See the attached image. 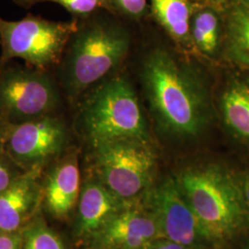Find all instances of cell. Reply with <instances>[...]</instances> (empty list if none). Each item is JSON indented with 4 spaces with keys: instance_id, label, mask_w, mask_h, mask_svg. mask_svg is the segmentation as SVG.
I'll list each match as a JSON object with an SVG mask.
<instances>
[{
    "instance_id": "1",
    "label": "cell",
    "mask_w": 249,
    "mask_h": 249,
    "mask_svg": "<svg viewBox=\"0 0 249 249\" xmlns=\"http://www.w3.org/2000/svg\"><path fill=\"white\" fill-rule=\"evenodd\" d=\"M142 80L151 115L164 133L187 139L204 131L212 104L208 86L193 67L156 48L143 61Z\"/></svg>"
},
{
    "instance_id": "2",
    "label": "cell",
    "mask_w": 249,
    "mask_h": 249,
    "mask_svg": "<svg viewBox=\"0 0 249 249\" xmlns=\"http://www.w3.org/2000/svg\"><path fill=\"white\" fill-rule=\"evenodd\" d=\"M176 178L209 247H222L249 227L242 185L230 170L204 163L187 167Z\"/></svg>"
},
{
    "instance_id": "3",
    "label": "cell",
    "mask_w": 249,
    "mask_h": 249,
    "mask_svg": "<svg viewBox=\"0 0 249 249\" xmlns=\"http://www.w3.org/2000/svg\"><path fill=\"white\" fill-rule=\"evenodd\" d=\"M129 47V36L120 25L96 21L78 28L56 67L61 91L71 101L82 96L116 70Z\"/></svg>"
},
{
    "instance_id": "4",
    "label": "cell",
    "mask_w": 249,
    "mask_h": 249,
    "mask_svg": "<svg viewBox=\"0 0 249 249\" xmlns=\"http://www.w3.org/2000/svg\"><path fill=\"white\" fill-rule=\"evenodd\" d=\"M82 96L78 124L90 144L126 138L149 141L145 116L128 80L106 78Z\"/></svg>"
},
{
    "instance_id": "5",
    "label": "cell",
    "mask_w": 249,
    "mask_h": 249,
    "mask_svg": "<svg viewBox=\"0 0 249 249\" xmlns=\"http://www.w3.org/2000/svg\"><path fill=\"white\" fill-rule=\"evenodd\" d=\"M91 147L94 176L122 200L138 204L153 186L156 156L149 141L116 139Z\"/></svg>"
},
{
    "instance_id": "6",
    "label": "cell",
    "mask_w": 249,
    "mask_h": 249,
    "mask_svg": "<svg viewBox=\"0 0 249 249\" xmlns=\"http://www.w3.org/2000/svg\"><path fill=\"white\" fill-rule=\"evenodd\" d=\"M74 22H57L36 17L9 21L0 17V66L19 58L36 69L49 71L62 58Z\"/></svg>"
},
{
    "instance_id": "7",
    "label": "cell",
    "mask_w": 249,
    "mask_h": 249,
    "mask_svg": "<svg viewBox=\"0 0 249 249\" xmlns=\"http://www.w3.org/2000/svg\"><path fill=\"white\" fill-rule=\"evenodd\" d=\"M61 92L49 71L11 62L0 66V116L9 124L56 114Z\"/></svg>"
},
{
    "instance_id": "8",
    "label": "cell",
    "mask_w": 249,
    "mask_h": 249,
    "mask_svg": "<svg viewBox=\"0 0 249 249\" xmlns=\"http://www.w3.org/2000/svg\"><path fill=\"white\" fill-rule=\"evenodd\" d=\"M66 122L51 114L20 124H9L5 151L24 172L45 169L70 150Z\"/></svg>"
},
{
    "instance_id": "9",
    "label": "cell",
    "mask_w": 249,
    "mask_h": 249,
    "mask_svg": "<svg viewBox=\"0 0 249 249\" xmlns=\"http://www.w3.org/2000/svg\"><path fill=\"white\" fill-rule=\"evenodd\" d=\"M143 199L156 221L161 237L190 249L209 248L176 177H168L152 186Z\"/></svg>"
},
{
    "instance_id": "10",
    "label": "cell",
    "mask_w": 249,
    "mask_h": 249,
    "mask_svg": "<svg viewBox=\"0 0 249 249\" xmlns=\"http://www.w3.org/2000/svg\"><path fill=\"white\" fill-rule=\"evenodd\" d=\"M161 237L152 214L137 204L110 219L89 240V249H142Z\"/></svg>"
},
{
    "instance_id": "11",
    "label": "cell",
    "mask_w": 249,
    "mask_h": 249,
    "mask_svg": "<svg viewBox=\"0 0 249 249\" xmlns=\"http://www.w3.org/2000/svg\"><path fill=\"white\" fill-rule=\"evenodd\" d=\"M43 205L54 219H67L80 197L79 152L70 149L50 162L41 174Z\"/></svg>"
},
{
    "instance_id": "12",
    "label": "cell",
    "mask_w": 249,
    "mask_h": 249,
    "mask_svg": "<svg viewBox=\"0 0 249 249\" xmlns=\"http://www.w3.org/2000/svg\"><path fill=\"white\" fill-rule=\"evenodd\" d=\"M24 172L0 194V232L21 231L43 204L41 174Z\"/></svg>"
},
{
    "instance_id": "13",
    "label": "cell",
    "mask_w": 249,
    "mask_h": 249,
    "mask_svg": "<svg viewBox=\"0 0 249 249\" xmlns=\"http://www.w3.org/2000/svg\"><path fill=\"white\" fill-rule=\"evenodd\" d=\"M132 205L116 196L94 175L86 178L77 205L75 235L89 240L110 219Z\"/></svg>"
},
{
    "instance_id": "14",
    "label": "cell",
    "mask_w": 249,
    "mask_h": 249,
    "mask_svg": "<svg viewBox=\"0 0 249 249\" xmlns=\"http://www.w3.org/2000/svg\"><path fill=\"white\" fill-rule=\"evenodd\" d=\"M223 121L232 133L249 143V83L231 82L220 100Z\"/></svg>"
},
{
    "instance_id": "15",
    "label": "cell",
    "mask_w": 249,
    "mask_h": 249,
    "mask_svg": "<svg viewBox=\"0 0 249 249\" xmlns=\"http://www.w3.org/2000/svg\"><path fill=\"white\" fill-rule=\"evenodd\" d=\"M157 21L177 43L187 45L190 38L191 7L188 0H151Z\"/></svg>"
},
{
    "instance_id": "16",
    "label": "cell",
    "mask_w": 249,
    "mask_h": 249,
    "mask_svg": "<svg viewBox=\"0 0 249 249\" xmlns=\"http://www.w3.org/2000/svg\"><path fill=\"white\" fill-rule=\"evenodd\" d=\"M221 19L217 9L202 6L191 14L190 38L192 44L206 55H213L219 48Z\"/></svg>"
},
{
    "instance_id": "17",
    "label": "cell",
    "mask_w": 249,
    "mask_h": 249,
    "mask_svg": "<svg viewBox=\"0 0 249 249\" xmlns=\"http://www.w3.org/2000/svg\"><path fill=\"white\" fill-rule=\"evenodd\" d=\"M39 213L21 230L22 249H68L62 237Z\"/></svg>"
},
{
    "instance_id": "18",
    "label": "cell",
    "mask_w": 249,
    "mask_h": 249,
    "mask_svg": "<svg viewBox=\"0 0 249 249\" xmlns=\"http://www.w3.org/2000/svg\"><path fill=\"white\" fill-rule=\"evenodd\" d=\"M231 53H249V6L233 5L226 15Z\"/></svg>"
},
{
    "instance_id": "19",
    "label": "cell",
    "mask_w": 249,
    "mask_h": 249,
    "mask_svg": "<svg viewBox=\"0 0 249 249\" xmlns=\"http://www.w3.org/2000/svg\"><path fill=\"white\" fill-rule=\"evenodd\" d=\"M24 171L19 168L7 152L0 156V194L18 178Z\"/></svg>"
},
{
    "instance_id": "20",
    "label": "cell",
    "mask_w": 249,
    "mask_h": 249,
    "mask_svg": "<svg viewBox=\"0 0 249 249\" xmlns=\"http://www.w3.org/2000/svg\"><path fill=\"white\" fill-rule=\"evenodd\" d=\"M38 1H50L61 5L75 14H89L90 12L103 6L106 0H38Z\"/></svg>"
},
{
    "instance_id": "21",
    "label": "cell",
    "mask_w": 249,
    "mask_h": 249,
    "mask_svg": "<svg viewBox=\"0 0 249 249\" xmlns=\"http://www.w3.org/2000/svg\"><path fill=\"white\" fill-rule=\"evenodd\" d=\"M116 9L130 17L142 15L148 0H109Z\"/></svg>"
},
{
    "instance_id": "22",
    "label": "cell",
    "mask_w": 249,
    "mask_h": 249,
    "mask_svg": "<svg viewBox=\"0 0 249 249\" xmlns=\"http://www.w3.org/2000/svg\"><path fill=\"white\" fill-rule=\"evenodd\" d=\"M0 249H22L21 231L0 232Z\"/></svg>"
},
{
    "instance_id": "23",
    "label": "cell",
    "mask_w": 249,
    "mask_h": 249,
    "mask_svg": "<svg viewBox=\"0 0 249 249\" xmlns=\"http://www.w3.org/2000/svg\"><path fill=\"white\" fill-rule=\"evenodd\" d=\"M142 249H190L186 248L182 245H179L178 243H175L173 241L168 240L166 238L160 237L156 240L152 241L147 246H145Z\"/></svg>"
},
{
    "instance_id": "24",
    "label": "cell",
    "mask_w": 249,
    "mask_h": 249,
    "mask_svg": "<svg viewBox=\"0 0 249 249\" xmlns=\"http://www.w3.org/2000/svg\"><path fill=\"white\" fill-rule=\"evenodd\" d=\"M9 123L0 116V156L6 152L5 148L9 131Z\"/></svg>"
},
{
    "instance_id": "25",
    "label": "cell",
    "mask_w": 249,
    "mask_h": 249,
    "mask_svg": "<svg viewBox=\"0 0 249 249\" xmlns=\"http://www.w3.org/2000/svg\"><path fill=\"white\" fill-rule=\"evenodd\" d=\"M195 1L202 6H209L216 9V8L222 7L229 0H195Z\"/></svg>"
},
{
    "instance_id": "26",
    "label": "cell",
    "mask_w": 249,
    "mask_h": 249,
    "mask_svg": "<svg viewBox=\"0 0 249 249\" xmlns=\"http://www.w3.org/2000/svg\"><path fill=\"white\" fill-rule=\"evenodd\" d=\"M242 185V189H243V193L245 196V199L247 205L249 209V170L246 175V177L244 178V181L241 183Z\"/></svg>"
},
{
    "instance_id": "27",
    "label": "cell",
    "mask_w": 249,
    "mask_h": 249,
    "mask_svg": "<svg viewBox=\"0 0 249 249\" xmlns=\"http://www.w3.org/2000/svg\"><path fill=\"white\" fill-rule=\"evenodd\" d=\"M231 54L238 62L249 67V53H231Z\"/></svg>"
},
{
    "instance_id": "28",
    "label": "cell",
    "mask_w": 249,
    "mask_h": 249,
    "mask_svg": "<svg viewBox=\"0 0 249 249\" xmlns=\"http://www.w3.org/2000/svg\"><path fill=\"white\" fill-rule=\"evenodd\" d=\"M233 3V5H242V6H249V0H229Z\"/></svg>"
},
{
    "instance_id": "29",
    "label": "cell",
    "mask_w": 249,
    "mask_h": 249,
    "mask_svg": "<svg viewBox=\"0 0 249 249\" xmlns=\"http://www.w3.org/2000/svg\"><path fill=\"white\" fill-rule=\"evenodd\" d=\"M241 249H249V240L241 248Z\"/></svg>"
},
{
    "instance_id": "30",
    "label": "cell",
    "mask_w": 249,
    "mask_h": 249,
    "mask_svg": "<svg viewBox=\"0 0 249 249\" xmlns=\"http://www.w3.org/2000/svg\"></svg>"
},
{
    "instance_id": "31",
    "label": "cell",
    "mask_w": 249,
    "mask_h": 249,
    "mask_svg": "<svg viewBox=\"0 0 249 249\" xmlns=\"http://www.w3.org/2000/svg\"><path fill=\"white\" fill-rule=\"evenodd\" d=\"M24 1H28V2H29L30 0H24ZM31 1H36V0H31Z\"/></svg>"
}]
</instances>
